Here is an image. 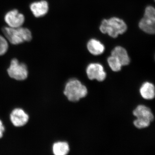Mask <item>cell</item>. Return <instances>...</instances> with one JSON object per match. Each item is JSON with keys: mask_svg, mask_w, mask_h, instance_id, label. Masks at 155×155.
Returning a JSON list of instances; mask_svg holds the SVG:
<instances>
[{"mask_svg": "<svg viewBox=\"0 0 155 155\" xmlns=\"http://www.w3.org/2000/svg\"><path fill=\"white\" fill-rule=\"evenodd\" d=\"M2 31L8 42L13 45L21 44L25 42L30 41L32 39L31 31L25 27L12 28L7 26L3 27Z\"/></svg>", "mask_w": 155, "mask_h": 155, "instance_id": "6da1fadb", "label": "cell"}, {"mask_svg": "<svg viewBox=\"0 0 155 155\" xmlns=\"http://www.w3.org/2000/svg\"><path fill=\"white\" fill-rule=\"evenodd\" d=\"M107 62L109 67L114 72H119L122 69V64L119 60L114 56L111 55L108 58Z\"/></svg>", "mask_w": 155, "mask_h": 155, "instance_id": "9a60e30c", "label": "cell"}, {"mask_svg": "<svg viewBox=\"0 0 155 155\" xmlns=\"http://www.w3.org/2000/svg\"><path fill=\"white\" fill-rule=\"evenodd\" d=\"M4 19L9 27L18 28L22 26L25 21L24 15L17 9L8 11L5 15Z\"/></svg>", "mask_w": 155, "mask_h": 155, "instance_id": "5b68a950", "label": "cell"}, {"mask_svg": "<svg viewBox=\"0 0 155 155\" xmlns=\"http://www.w3.org/2000/svg\"><path fill=\"white\" fill-rule=\"evenodd\" d=\"M69 145L65 141H58L55 143L52 147V151L55 155H66L69 153Z\"/></svg>", "mask_w": 155, "mask_h": 155, "instance_id": "5bb4252c", "label": "cell"}, {"mask_svg": "<svg viewBox=\"0 0 155 155\" xmlns=\"http://www.w3.org/2000/svg\"><path fill=\"white\" fill-rule=\"evenodd\" d=\"M7 72L11 78L17 81L25 80L28 76L27 65L24 63H20L17 58L11 60Z\"/></svg>", "mask_w": 155, "mask_h": 155, "instance_id": "277c9868", "label": "cell"}, {"mask_svg": "<svg viewBox=\"0 0 155 155\" xmlns=\"http://www.w3.org/2000/svg\"><path fill=\"white\" fill-rule=\"evenodd\" d=\"M29 8L33 16L36 18L44 17L48 12L49 6L47 1L41 0L31 3Z\"/></svg>", "mask_w": 155, "mask_h": 155, "instance_id": "ba28073f", "label": "cell"}, {"mask_svg": "<svg viewBox=\"0 0 155 155\" xmlns=\"http://www.w3.org/2000/svg\"><path fill=\"white\" fill-rule=\"evenodd\" d=\"M87 47L89 52L94 55H100L104 51V45L95 39H91L89 41Z\"/></svg>", "mask_w": 155, "mask_h": 155, "instance_id": "7c38bea8", "label": "cell"}, {"mask_svg": "<svg viewBox=\"0 0 155 155\" xmlns=\"http://www.w3.org/2000/svg\"><path fill=\"white\" fill-rule=\"evenodd\" d=\"M111 55L117 58L122 66H127L130 64V59L127 51L122 47H116L111 52Z\"/></svg>", "mask_w": 155, "mask_h": 155, "instance_id": "30bf717a", "label": "cell"}, {"mask_svg": "<svg viewBox=\"0 0 155 155\" xmlns=\"http://www.w3.org/2000/svg\"><path fill=\"white\" fill-rule=\"evenodd\" d=\"M140 93L145 100H153L155 97L154 85L150 82H144L140 87Z\"/></svg>", "mask_w": 155, "mask_h": 155, "instance_id": "8fae6325", "label": "cell"}, {"mask_svg": "<svg viewBox=\"0 0 155 155\" xmlns=\"http://www.w3.org/2000/svg\"><path fill=\"white\" fill-rule=\"evenodd\" d=\"M134 126L138 129H143L148 127L150 125L151 122L145 120L136 119L133 122Z\"/></svg>", "mask_w": 155, "mask_h": 155, "instance_id": "e0dca14e", "label": "cell"}, {"mask_svg": "<svg viewBox=\"0 0 155 155\" xmlns=\"http://www.w3.org/2000/svg\"><path fill=\"white\" fill-rule=\"evenodd\" d=\"M86 73L90 80L95 79L99 82L104 81L107 75L104 67L99 63H91L88 65L87 67Z\"/></svg>", "mask_w": 155, "mask_h": 155, "instance_id": "8992f818", "label": "cell"}, {"mask_svg": "<svg viewBox=\"0 0 155 155\" xmlns=\"http://www.w3.org/2000/svg\"><path fill=\"white\" fill-rule=\"evenodd\" d=\"M11 123L15 127H21L26 125L29 120V116L21 108L14 109L10 114Z\"/></svg>", "mask_w": 155, "mask_h": 155, "instance_id": "52a82bcc", "label": "cell"}, {"mask_svg": "<svg viewBox=\"0 0 155 155\" xmlns=\"http://www.w3.org/2000/svg\"><path fill=\"white\" fill-rule=\"evenodd\" d=\"M133 114L137 119L150 121L151 122L154 119V116L151 110L148 107L143 105L137 106L134 110Z\"/></svg>", "mask_w": 155, "mask_h": 155, "instance_id": "9c48e42d", "label": "cell"}, {"mask_svg": "<svg viewBox=\"0 0 155 155\" xmlns=\"http://www.w3.org/2000/svg\"><path fill=\"white\" fill-rule=\"evenodd\" d=\"M8 48V41L5 36L0 35V56L5 55Z\"/></svg>", "mask_w": 155, "mask_h": 155, "instance_id": "2e32d148", "label": "cell"}, {"mask_svg": "<svg viewBox=\"0 0 155 155\" xmlns=\"http://www.w3.org/2000/svg\"><path fill=\"white\" fill-rule=\"evenodd\" d=\"M5 131V126L3 125V122H2V120H0V139L3 137Z\"/></svg>", "mask_w": 155, "mask_h": 155, "instance_id": "d6986e66", "label": "cell"}, {"mask_svg": "<svg viewBox=\"0 0 155 155\" xmlns=\"http://www.w3.org/2000/svg\"><path fill=\"white\" fill-rule=\"evenodd\" d=\"M87 93L86 87L76 79L69 80L66 83L64 91L65 96L72 102H78L81 99L86 97Z\"/></svg>", "mask_w": 155, "mask_h": 155, "instance_id": "3957f363", "label": "cell"}, {"mask_svg": "<svg viewBox=\"0 0 155 155\" xmlns=\"http://www.w3.org/2000/svg\"><path fill=\"white\" fill-rule=\"evenodd\" d=\"M144 17L151 19H155V9L151 6H148L145 10Z\"/></svg>", "mask_w": 155, "mask_h": 155, "instance_id": "ac0fdd59", "label": "cell"}, {"mask_svg": "<svg viewBox=\"0 0 155 155\" xmlns=\"http://www.w3.org/2000/svg\"><path fill=\"white\" fill-rule=\"evenodd\" d=\"M139 27L145 33L154 34L155 31V19L143 17L139 23Z\"/></svg>", "mask_w": 155, "mask_h": 155, "instance_id": "4fadbf2b", "label": "cell"}, {"mask_svg": "<svg viewBox=\"0 0 155 155\" xmlns=\"http://www.w3.org/2000/svg\"><path fill=\"white\" fill-rule=\"evenodd\" d=\"M127 29V25L125 22L122 19L115 17L104 19L100 27L101 32L107 34L113 38H116L119 35L125 33Z\"/></svg>", "mask_w": 155, "mask_h": 155, "instance_id": "7a4b0ae2", "label": "cell"}]
</instances>
